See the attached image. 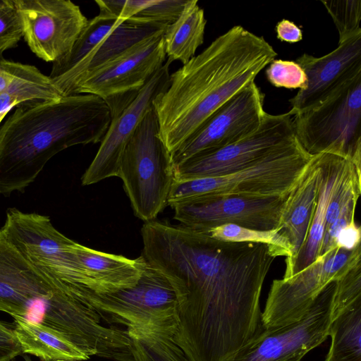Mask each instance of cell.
Listing matches in <instances>:
<instances>
[{
	"instance_id": "74e56055",
	"label": "cell",
	"mask_w": 361,
	"mask_h": 361,
	"mask_svg": "<svg viewBox=\"0 0 361 361\" xmlns=\"http://www.w3.org/2000/svg\"><path fill=\"white\" fill-rule=\"evenodd\" d=\"M10 110H6L3 112L0 113V123L3 121V119L5 118L6 115L9 113Z\"/></svg>"
},
{
	"instance_id": "30bf717a",
	"label": "cell",
	"mask_w": 361,
	"mask_h": 361,
	"mask_svg": "<svg viewBox=\"0 0 361 361\" xmlns=\"http://www.w3.org/2000/svg\"><path fill=\"white\" fill-rule=\"evenodd\" d=\"M360 262V245L351 250L336 247L293 276L274 279L261 314L262 326L274 329L299 320L331 283Z\"/></svg>"
},
{
	"instance_id": "5b68a950",
	"label": "cell",
	"mask_w": 361,
	"mask_h": 361,
	"mask_svg": "<svg viewBox=\"0 0 361 361\" xmlns=\"http://www.w3.org/2000/svg\"><path fill=\"white\" fill-rule=\"evenodd\" d=\"M312 156L295 138L240 171L174 179L168 204L195 198L286 197L305 173Z\"/></svg>"
},
{
	"instance_id": "d590c367",
	"label": "cell",
	"mask_w": 361,
	"mask_h": 361,
	"mask_svg": "<svg viewBox=\"0 0 361 361\" xmlns=\"http://www.w3.org/2000/svg\"><path fill=\"white\" fill-rule=\"evenodd\" d=\"M277 38L289 43H295L302 39V32L293 22L282 19L276 26Z\"/></svg>"
},
{
	"instance_id": "f546056e",
	"label": "cell",
	"mask_w": 361,
	"mask_h": 361,
	"mask_svg": "<svg viewBox=\"0 0 361 361\" xmlns=\"http://www.w3.org/2000/svg\"><path fill=\"white\" fill-rule=\"evenodd\" d=\"M187 1L188 0H145L140 11L130 19L167 26L178 18Z\"/></svg>"
},
{
	"instance_id": "d6a6232c",
	"label": "cell",
	"mask_w": 361,
	"mask_h": 361,
	"mask_svg": "<svg viewBox=\"0 0 361 361\" xmlns=\"http://www.w3.org/2000/svg\"><path fill=\"white\" fill-rule=\"evenodd\" d=\"M360 195L352 197L341 209L336 220L325 230L318 256L336 247L335 242L339 231L355 219L357 200Z\"/></svg>"
},
{
	"instance_id": "52a82bcc",
	"label": "cell",
	"mask_w": 361,
	"mask_h": 361,
	"mask_svg": "<svg viewBox=\"0 0 361 361\" xmlns=\"http://www.w3.org/2000/svg\"><path fill=\"white\" fill-rule=\"evenodd\" d=\"M147 262V261H146ZM74 295L109 324L175 335L179 325L178 305L168 279L146 263L132 288L97 293L83 286H72Z\"/></svg>"
},
{
	"instance_id": "836d02e7",
	"label": "cell",
	"mask_w": 361,
	"mask_h": 361,
	"mask_svg": "<svg viewBox=\"0 0 361 361\" xmlns=\"http://www.w3.org/2000/svg\"><path fill=\"white\" fill-rule=\"evenodd\" d=\"M22 353L12 324L0 321V361H11Z\"/></svg>"
},
{
	"instance_id": "6da1fadb",
	"label": "cell",
	"mask_w": 361,
	"mask_h": 361,
	"mask_svg": "<svg viewBox=\"0 0 361 361\" xmlns=\"http://www.w3.org/2000/svg\"><path fill=\"white\" fill-rule=\"evenodd\" d=\"M141 234L144 258L175 291L173 338L188 361H233L262 326L260 295L276 258L269 246L221 241L155 220Z\"/></svg>"
},
{
	"instance_id": "8d00e7d4",
	"label": "cell",
	"mask_w": 361,
	"mask_h": 361,
	"mask_svg": "<svg viewBox=\"0 0 361 361\" xmlns=\"http://www.w3.org/2000/svg\"><path fill=\"white\" fill-rule=\"evenodd\" d=\"M11 0H0V8L10 4Z\"/></svg>"
},
{
	"instance_id": "ac0fdd59",
	"label": "cell",
	"mask_w": 361,
	"mask_h": 361,
	"mask_svg": "<svg viewBox=\"0 0 361 361\" xmlns=\"http://www.w3.org/2000/svg\"><path fill=\"white\" fill-rule=\"evenodd\" d=\"M169 66L165 62L137 97L111 119L100 147L82 176V185H90L119 175L124 149L154 99L169 83Z\"/></svg>"
},
{
	"instance_id": "ffe728a7",
	"label": "cell",
	"mask_w": 361,
	"mask_h": 361,
	"mask_svg": "<svg viewBox=\"0 0 361 361\" xmlns=\"http://www.w3.org/2000/svg\"><path fill=\"white\" fill-rule=\"evenodd\" d=\"M317 157L320 178L313 217L302 248L293 258L285 259L283 279L302 271L317 258L325 231L326 211L332 191L351 161L329 153L318 154Z\"/></svg>"
},
{
	"instance_id": "f1b7e54d",
	"label": "cell",
	"mask_w": 361,
	"mask_h": 361,
	"mask_svg": "<svg viewBox=\"0 0 361 361\" xmlns=\"http://www.w3.org/2000/svg\"><path fill=\"white\" fill-rule=\"evenodd\" d=\"M321 2L338 31V43L361 34L360 0H331Z\"/></svg>"
},
{
	"instance_id": "2e32d148",
	"label": "cell",
	"mask_w": 361,
	"mask_h": 361,
	"mask_svg": "<svg viewBox=\"0 0 361 361\" xmlns=\"http://www.w3.org/2000/svg\"><path fill=\"white\" fill-rule=\"evenodd\" d=\"M286 197L195 198L171 207L174 219L195 231L207 232L224 224L267 231L279 227Z\"/></svg>"
},
{
	"instance_id": "1f68e13d",
	"label": "cell",
	"mask_w": 361,
	"mask_h": 361,
	"mask_svg": "<svg viewBox=\"0 0 361 361\" xmlns=\"http://www.w3.org/2000/svg\"><path fill=\"white\" fill-rule=\"evenodd\" d=\"M23 37V25L13 0L0 8V55L16 46Z\"/></svg>"
},
{
	"instance_id": "4316f807",
	"label": "cell",
	"mask_w": 361,
	"mask_h": 361,
	"mask_svg": "<svg viewBox=\"0 0 361 361\" xmlns=\"http://www.w3.org/2000/svg\"><path fill=\"white\" fill-rule=\"evenodd\" d=\"M134 361H188L173 334L147 329L127 328Z\"/></svg>"
},
{
	"instance_id": "cb8c5ba5",
	"label": "cell",
	"mask_w": 361,
	"mask_h": 361,
	"mask_svg": "<svg viewBox=\"0 0 361 361\" xmlns=\"http://www.w3.org/2000/svg\"><path fill=\"white\" fill-rule=\"evenodd\" d=\"M12 329L23 353L41 361L86 360L90 357L57 331L19 317H13Z\"/></svg>"
},
{
	"instance_id": "8992f818",
	"label": "cell",
	"mask_w": 361,
	"mask_h": 361,
	"mask_svg": "<svg viewBox=\"0 0 361 361\" xmlns=\"http://www.w3.org/2000/svg\"><path fill=\"white\" fill-rule=\"evenodd\" d=\"M118 177L135 215L145 223L154 221L168 204L175 168L171 153L159 137L153 105L124 149Z\"/></svg>"
},
{
	"instance_id": "277c9868",
	"label": "cell",
	"mask_w": 361,
	"mask_h": 361,
	"mask_svg": "<svg viewBox=\"0 0 361 361\" xmlns=\"http://www.w3.org/2000/svg\"><path fill=\"white\" fill-rule=\"evenodd\" d=\"M0 311L54 329L90 357L106 355L118 336L74 295L72 285L34 264L1 229Z\"/></svg>"
},
{
	"instance_id": "4fadbf2b",
	"label": "cell",
	"mask_w": 361,
	"mask_h": 361,
	"mask_svg": "<svg viewBox=\"0 0 361 361\" xmlns=\"http://www.w3.org/2000/svg\"><path fill=\"white\" fill-rule=\"evenodd\" d=\"M293 117L289 111L266 113L258 129L250 135L175 167V179L222 176L252 165L296 138Z\"/></svg>"
},
{
	"instance_id": "d4e9b609",
	"label": "cell",
	"mask_w": 361,
	"mask_h": 361,
	"mask_svg": "<svg viewBox=\"0 0 361 361\" xmlns=\"http://www.w3.org/2000/svg\"><path fill=\"white\" fill-rule=\"evenodd\" d=\"M207 20L197 0H188L178 18L167 25L164 33L166 63L183 64L195 56L204 42Z\"/></svg>"
},
{
	"instance_id": "e0dca14e",
	"label": "cell",
	"mask_w": 361,
	"mask_h": 361,
	"mask_svg": "<svg viewBox=\"0 0 361 361\" xmlns=\"http://www.w3.org/2000/svg\"><path fill=\"white\" fill-rule=\"evenodd\" d=\"M295 62L305 71L307 86L289 99L293 116L321 103L361 75V34L338 43L323 56L305 53Z\"/></svg>"
},
{
	"instance_id": "5bb4252c",
	"label": "cell",
	"mask_w": 361,
	"mask_h": 361,
	"mask_svg": "<svg viewBox=\"0 0 361 361\" xmlns=\"http://www.w3.org/2000/svg\"><path fill=\"white\" fill-rule=\"evenodd\" d=\"M264 95L253 82L209 116L171 154L174 168L195 157L222 148L254 133L266 111Z\"/></svg>"
},
{
	"instance_id": "83f0119b",
	"label": "cell",
	"mask_w": 361,
	"mask_h": 361,
	"mask_svg": "<svg viewBox=\"0 0 361 361\" xmlns=\"http://www.w3.org/2000/svg\"><path fill=\"white\" fill-rule=\"evenodd\" d=\"M206 233L212 238L224 242L267 245L276 257H285L286 259H290L294 255L293 246L278 228L264 231L247 228L235 224H224L216 226Z\"/></svg>"
},
{
	"instance_id": "603a6c76",
	"label": "cell",
	"mask_w": 361,
	"mask_h": 361,
	"mask_svg": "<svg viewBox=\"0 0 361 361\" xmlns=\"http://www.w3.org/2000/svg\"><path fill=\"white\" fill-rule=\"evenodd\" d=\"M11 106L31 102L55 100L63 97L49 76L37 68L6 60L0 55V94Z\"/></svg>"
},
{
	"instance_id": "ba28073f",
	"label": "cell",
	"mask_w": 361,
	"mask_h": 361,
	"mask_svg": "<svg viewBox=\"0 0 361 361\" xmlns=\"http://www.w3.org/2000/svg\"><path fill=\"white\" fill-rule=\"evenodd\" d=\"M295 137L311 155L329 153L361 167V75L293 117Z\"/></svg>"
},
{
	"instance_id": "8fae6325",
	"label": "cell",
	"mask_w": 361,
	"mask_h": 361,
	"mask_svg": "<svg viewBox=\"0 0 361 361\" xmlns=\"http://www.w3.org/2000/svg\"><path fill=\"white\" fill-rule=\"evenodd\" d=\"M1 229L37 267L68 284L92 290L91 281L73 251L75 241L60 233L49 216L11 208Z\"/></svg>"
},
{
	"instance_id": "484cf974",
	"label": "cell",
	"mask_w": 361,
	"mask_h": 361,
	"mask_svg": "<svg viewBox=\"0 0 361 361\" xmlns=\"http://www.w3.org/2000/svg\"><path fill=\"white\" fill-rule=\"evenodd\" d=\"M331 345L324 361H361V301L331 319Z\"/></svg>"
},
{
	"instance_id": "4dcf8cb0",
	"label": "cell",
	"mask_w": 361,
	"mask_h": 361,
	"mask_svg": "<svg viewBox=\"0 0 361 361\" xmlns=\"http://www.w3.org/2000/svg\"><path fill=\"white\" fill-rule=\"evenodd\" d=\"M269 82L276 87L305 89L307 77L301 66L293 61L274 59L266 69Z\"/></svg>"
},
{
	"instance_id": "44dd1931",
	"label": "cell",
	"mask_w": 361,
	"mask_h": 361,
	"mask_svg": "<svg viewBox=\"0 0 361 361\" xmlns=\"http://www.w3.org/2000/svg\"><path fill=\"white\" fill-rule=\"evenodd\" d=\"M73 251L91 281L92 291L109 293L137 284L146 265L142 255L136 259L91 249L75 242Z\"/></svg>"
},
{
	"instance_id": "7c38bea8",
	"label": "cell",
	"mask_w": 361,
	"mask_h": 361,
	"mask_svg": "<svg viewBox=\"0 0 361 361\" xmlns=\"http://www.w3.org/2000/svg\"><path fill=\"white\" fill-rule=\"evenodd\" d=\"M336 281L319 294L299 320L274 329L262 326L233 361H301L329 336Z\"/></svg>"
},
{
	"instance_id": "9a60e30c",
	"label": "cell",
	"mask_w": 361,
	"mask_h": 361,
	"mask_svg": "<svg viewBox=\"0 0 361 361\" xmlns=\"http://www.w3.org/2000/svg\"><path fill=\"white\" fill-rule=\"evenodd\" d=\"M30 50L47 62H56L72 49L88 20L70 0H13Z\"/></svg>"
},
{
	"instance_id": "f35d334b",
	"label": "cell",
	"mask_w": 361,
	"mask_h": 361,
	"mask_svg": "<svg viewBox=\"0 0 361 361\" xmlns=\"http://www.w3.org/2000/svg\"><path fill=\"white\" fill-rule=\"evenodd\" d=\"M56 361H82V360H58Z\"/></svg>"
},
{
	"instance_id": "7402d4cb",
	"label": "cell",
	"mask_w": 361,
	"mask_h": 361,
	"mask_svg": "<svg viewBox=\"0 0 361 361\" xmlns=\"http://www.w3.org/2000/svg\"><path fill=\"white\" fill-rule=\"evenodd\" d=\"M319 178L318 157L315 154L286 197L278 228L293 247L291 258L300 250L307 236L317 203Z\"/></svg>"
},
{
	"instance_id": "3957f363",
	"label": "cell",
	"mask_w": 361,
	"mask_h": 361,
	"mask_svg": "<svg viewBox=\"0 0 361 361\" xmlns=\"http://www.w3.org/2000/svg\"><path fill=\"white\" fill-rule=\"evenodd\" d=\"M111 121L106 104L92 94L23 103L0 126V193L23 192L59 152L101 142Z\"/></svg>"
},
{
	"instance_id": "7a4b0ae2",
	"label": "cell",
	"mask_w": 361,
	"mask_h": 361,
	"mask_svg": "<svg viewBox=\"0 0 361 361\" xmlns=\"http://www.w3.org/2000/svg\"><path fill=\"white\" fill-rule=\"evenodd\" d=\"M277 53L262 36L235 25L170 74L152 102L159 137L172 154L228 99L255 82Z\"/></svg>"
},
{
	"instance_id": "e575fe53",
	"label": "cell",
	"mask_w": 361,
	"mask_h": 361,
	"mask_svg": "<svg viewBox=\"0 0 361 361\" xmlns=\"http://www.w3.org/2000/svg\"><path fill=\"white\" fill-rule=\"evenodd\" d=\"M360 240L361 228L354 219L339 231L335 245L339 248L351 250L360 245Z\"/></svg>"
},
{
	"instance_id": "9c48e42d",
	"label": "cell",
	"mask_w": 361,
	"mask_h": 361,
	"mask_svg": "<svg viewBox=\"0 0 361 361\" xmlns=\"http://www.w3.org/2000/svg\"><path fill=\"white\" fill-rule=\"evenodd\" d=\"M155 32L82 77L71 94H92L117 116L165 63L164 33Z\"/></svg>"
},
{
	"instance_id": "d6986e66",
	"label": "cell",
	"mask_w": 361,
	"mask_h": 361,
	"mask_svg": "<svg viewBox=\"0 0 361 361\" xmlns=\"http://www.w3.org/2000/svg\"><path fill=\"white\" fill-rule=\"evenodd\" d=\"M166 27L133 19L126 20L101 39L73 67L51 80L62 96H69L74 86L86 74L111 61L140 40Z\"/></svg>"
}]
</instances>
